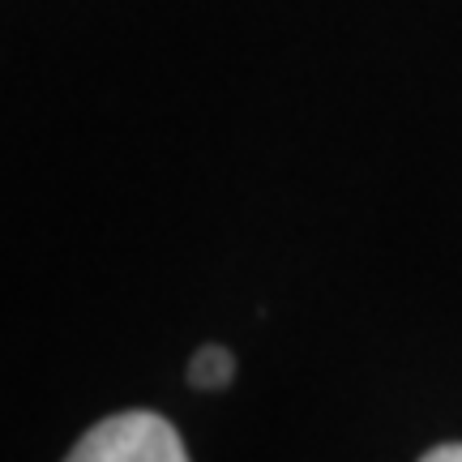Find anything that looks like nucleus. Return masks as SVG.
Wrapping results in <instances>:
<instances>
[{"mask_svg":"<svg viewBox=\"0 0 462 462\" xmlns=\"http://www.w3.org/2000/svg\"><path fill=\"white\" fill-rule=\"evenodd\" d=\"M231 377H236V360H231V351H223V346H201L198 356H193V364H189V381L198 390H223Z\"/></svg>","mask_w":462,"mask_h":462,"instance_id":"2","label":"nucleus"},{"mask_svg":"<svg viewBox=\"0 0 462 462\" xmlns=\"http://www.w3.org/2000/svg\"><path fill=\"white\" fill-rule=\"evenodd\" d=\"M65 462H189V449L163 415L125 411L99 420Z\"/></svg>","mask_w":462,"mask_h":462,"instance_id":"1","label":"nucleus"},{"mask_svg":"<svg viewBox=\"0 0 462 462\" xmlns=\"http://www.w3.org/2000/svg\"><path fill=\"white\" fill-rule=\"evenodd\" d=\"M420 462H462V446H437V449H429Z\"/></svg>","mask_w":462,"mask_h":462,"instance_id":"3","label":"nucleus"}]
</instances>
